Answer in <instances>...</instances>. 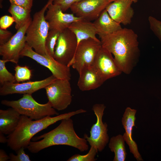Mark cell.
<instances>
[{
  "mask_svg": "<svg viewBox=\"0 0 161 161\" xmlns=\"http://www.w3.org/2000/svg\"><path fill=\"white\" fill-rule=\"evenodd\" d=\"M130 0H117L110 3L106 10L115 21L125 25L130 24L134 14Z\"/></svg>",
  "mask_w": 161,
  "mask_h": 161,
  "instance_id": "16",
  "label": "cell"
},
{
  "mask_svg": "<svg viewBox=\"0 0 161 161\" xmlns=\"http://www.w3.org/2000/svg\"><path fill=\"white\" fill-rule=\"evenodd\" d=\"M106 108L103 104H96L93 106L92 109L96 116V122L91 128L90 136L86 134L84 136L91 146L95 147L99 151L104 149L109 141L108 126L106 123H103L102 121Z\"/></svg>",
  "mask_w": 161,
  "mask_h": 161,
  "instance_id": "8",
  "label": "cell"
},
{
  "mask_svg": "<svg viewBox=\"0 0 161 161\" xmlns=\"http://www.w3.org/2000/svg\"><path fill=\"white\" fill-rule=\"evenodd\" d=\"M32 21L31 19L18 30L7 42L0 45V55L2 59L16 64L18 63L20 53L26 43V31Z\"/></svg>",
  "mask_w": 161,
  "mask_h": 161,
  "instance_id": "11",
  "label": "cell"
},
{
  "mask_svg": "<svg viewBox=\"0 0 161 161\" xmlns=\"http://www.w3.org/2000/svg\"><path fill=\"white\" fill-rule=\"evenodd\" d=\"M92 66L105 82L109 79L119 75L122 73L116 64L112 54L102 46Z\"/></svg>",
  "mask_w": 161,
  "mask_h": 161,
  "instance_id": "12",
  "label": "cell"
},
{
  "mask_svg": "<svg viewBox=\"0 0 161 161\" xmlns=\"http://www.w3.org/2000/svg\"><path fill=\"white\" fill-rule=\"evenodd\" d=\"M123 135L118 134L111 138L109 144L110 150L114 154L113 161H124L127 153Z\"/></svg>",
  "mask_w": 161,
  "mask_h": 161,
  "instance_id": "23",
  "label": "cell"
},
{
  "mask_svg": "<svg viewBox=\"0 0 161 161\" xmlns=\"http://www.w3.org/2000/svg\"><path fill=\"white\" fill-rule=\"evenodd\" d=\"M111 2L109 0H82L70 8L77 17L91 21L95 20Z\"/></svg>",
  "mask_w": 161,
  "mask_h": 161,
  "instance_id": "13",
  "label": "cell"
},
{
  "mask_svg": "<svg viewBox=\"0 0 161 161\" xmlns=\"http://www.w3.org/2000/svg\"><path fill=\"white\" fill-rule=\"evenodd\" d=\"M31 11L18 5L11 4L8 11L15 20L16 30H18L31 19Z\"/></svg>",
  "mask_w": 161,
  "mask_h": 161,
  "instance_id": "22",
  "label": "cell"
},
{
  "mask_svg": "<svg viewBox=\"0 0 161 161\" xmlns=\"http://www.w3.org/2000/svg\"><path fill=\"white\" fill-rule=\"evenodd\" d=\"M136 110L128 107L125 109L122 119V123L125 132L123 135L124 140L129 147L130 152L138 161H143L138 151L136 143L132 137L133 128L135 126Z\"/></svg>",
  "mask_w": 161,
  "mask_h": 161,
  "instance_id": "17",
  "label": "cell"
},
{
  "mask_svg": "<svg viewBox=\"0 0 161 161\" xmlns=\"http://www.w3.org/2000/svg\"><path fill=\"white\" fill-rule=\"evenodd\" d=\"M86 112L85 110L80 109L55 117L47 116L35 120H33L26 116L21 115L17 128L13 132L7 137V146L15 151L22 147L27 148L31 139L38 132L59 121Z\"/></svg>",
  "mask_w": 161,
  "mask_h": 161,
  "instance_id": "3",
  "label": "cell"
},
{
  "mask_svg": "<svg viewBox=\"0 0 161 161\" xmlns=\"http://www.w3.org/2000/svg\"><path fill=\"white\" fill-rule=\"evenodd\" d=\"M79 75L77 86L82 91L96 89L105 82L92 66L83 69Z\"/></svg>",
  "mask_w": 161,
  "mask_h": 161,
  "instance_id": "18",
  "label": "cell"
},
{
  "mask_svg": "<svg viewBox=\"0 0 161 161\" xmlns=\"http://www.w3.org/2000/svg\"><path fill=\"white\" fill-rule=\"evenodd\" d=\"M20 56L29 57L47 67L57 78L69 80L71 79V75L69 67L58 62L49 55L44 56L37 53L26 42L20 53Z\"/></svg>",
  "mask_w": 161,
  "mask_h": 161,
  "instance_id": "9",
  "label": "cell"
},
{
  "mask_svg": "<svg viewBox=\"0 0 161 161\" xmlns=\"http://www.w3.org/2000/svg\"><path fill=\"white\" fill-rule=\"evenodd\" d=\"M77 47V41L75 35L67 28L59 34L53 58L60 63L68 66L74 56Z\"/></svg>",
  "mask_w": 161,
  "mask_h": 161,
  "instance_id": "10",
  "label": "cell"
},
{
  "mask_svg": "<svg viewBox=\"0 0 161 161\" xmlns=\"http://www.w3.org/2000/svg\"><path fill=\"white\" fill-rule=\"evenodd\" d=\"M57 78L52 75L40 80L30 81L21 83H6L0 87V95L6 96L14 94L32 95L35 92L44 88Z\"/></svg>",
  "mask_w": 161,
  "mask_h": 161,
  "instance_id": "15",
  "label": "cell"
},
{
  "mask_svg": "<svg viewBox=\"0 0 161 161\" xmlns=\"http://www.w3.org/2000/svg\"><path fill=\"white\" fill-rule=\"evenodd\" d=\"M27 148L32 153H37L48 147L65 145L76 148L81 152L87 151L89 146L86 140L79 137L76 133L73 121L70 118L61 120L60 124L52 130L34 138Z\"/></svg>",
  "mask_w": 161,
  "mask_h": 161,
  "instance_id": "2",
  "label": "cell"
},
{
  "mask_svg": "<svg viewBox=\"0 0 161 161\" xmlns=\"http://www.w3.org/2000/svg\"><path fill=\"white\" fill-rule=\"evenodd\" d=\"M1 103L13 108L21 115L27 116L32 120H37L47 116L59 115L48 102L44 104L39 103L31 94H24L22 97L17 100H3Z\"/></svg>",
  "mask_w": 161,
  "mask_h": 161,
  "instance_id": "5",
  "label": "cell"
},
{
  "mask_svg": "<svg viewBox=\"0 0 161 161\" xmlns=\"http://www.w3.org/2000/svg\"><path fill=\"white\" fill-rule=\"evenodd\" d=\"M54 0H49L47 3L48 4H50L53 3Z\"/></svg>",
  "mask_w": 161,
  "mask_h": 161,
  "instance_id": "37",
  "label": "cell"
},
{
  "mask_svg": "<svg viewBox=\"0 0 161 161\" xmlns=\"http://www.w3.org/2000/svg\"><path fill=\"white\" fill-rule=\"evenodd\" d=\"M15 77L16 81L19 83L30 80L32 76V72L28 66L18 65L15 67Z\"/></svg>",
  "mask_w": 161,
  "mask_h": 161,
  "instance_id": "26",
  "label": "cell"
},
{
  "mask_svg": "<svg viewBox=\"0 0 161 161\" xmlns=\"http://www.w3.org/2000/svg\"><path fill=\"white\" fill-rule=\"evenodd\" d=\"M12 36L10 31L0 28V45L7 42Z\"/></svg>",
  "mask_w": 161,
  "mask_h": 161,
  "instance_id": "33",
  "label": "cell"
},
{
  "mask_svg": "<svg viewBox=\"0 0 161 161\" xmlns=\"http://www.w3.org/2000/svg\"><path fill=\"white\" fill-rule=\"evenodd\" d=\"M15 22L12 16L4 15L0 18V28L7 30Z\"/></svg>",
  "mask_w": 161,
  "mask_h": 161,
  "instance_id": "31",
  "label": "cell"
},
{
  "mask_svg": "<svg viewBox=\"0 0 161 161\" xmlns=\"http://www.w3.org/2000/svg\"><path fill=\"white\" fill-rule=\"evenodd\" d=\"M61 32L55 30H50L45 42V47L47 53L53 57L55 45Z\"/></svg>",
  "mask_w": 161,
  "mask_h": 161,
  "instance_id": "24",
  "label": "cell"
},
{
  "mask_svg": "<svg viewBox=\"0 0 161 161\" xmlns=\"http://www.w3.org/2000/svg\"><path fill=\"white\" fill-rule=\"evenodd\" d=\"M69 81L57 78L44 88L48 102L55 109L64 110L71 103L72 96Z\"/></svg>",
  "mask_w": 161,
  "mask_h": 161,
  "instance_id": "6",
  "label": "cell"
},
{
  "mask_svg": "<svg viewBox=\"0 0 161 161\" xmlns=\"http://www.w3.org/2000/svg\"><path fill=\"white\" fill-rule=\"evenodd\" d=\"M98 35L102 46L114 55L122 72L130 74L140 55L137 34L132 29L122 28L111 34Z\"/></svg>",
  "mask_w": 161,
  "mask_h": 161,
  "instance_id": "1",
  "label": "cell"
},
{
  "mask_svg": "<svg viewBox=\"0 0 161 161\" xmlns=\"http://www.w3.org/2000/svg\"><path fill=\"white\" fill-rule=\"evenodd\" d=\"M48 4L45 18L49 24V30L61 32L68 28L73 22L83 19L73 13H64L57 4L53 3Z\"/></svg>",
  "mask_w": 161,
  "mask_h": 161,
  "instance_id": "14",
  "label": "cell"
},
{
  "mask_svg": "<svg viewBox=\"0 0 161 161\" xmlns=\"http://www.w3.org/2000/svg\"><path fill=\"white\" fill-rule=\"evenodd\" d=\"M10 62L8 60H0V83L2 86L7 83H15L16 81L14 75L10 72L7 69L5 64Z\"/></svg>",
  "mask_w": 161,
  "mask_h": 161,
  "instance_id": "25",
  "label": "cell"
},
{
  "mask_svg": "<svg viewBox=\"0 0 161 161\" xmlns=\"http://www.w3.org/2000/svg\"><path fill=\"white\" fill-rule=\"evenodd\" d=\"M101 47L99 39L90 38L81 41L78 45L74 56L68 66H71L79 74L84 68L92 66Z\"/></svg>",
  "mask_w": 161,
  "mask_h": 161,
  "instance_id": "7",
  "label": "cell"
},
{
  "mask_svg": "<svg viewBox=\"0 0 161 161\" xmlns=\"http://www.w3.org/2000/svg\"><path fill=\"white\" fill-rule=\"evenodd\" d=\"M82 0H55L53 3L58 5L63 12H65L74 4Z\"/></svg>",
  "mask_w": 161,
  "mask_h": 161,
  "instance_id": "30",
  "label": "cell"
},
{
  "mask_svg": "<svg viewBox=\"0 0 161 161\" xmlns=\"http://www.w3.org/2000/svg\"><path fill=\"white\" fill-rule=\"evenodd\" d=\"M93 23L99 31L98 35L111 34L122 28L120 24L110 16L106 9Z\"/></svg>",
  "mask_w": 161,
  "mask_h": 161,
  "instance_id": "21",
  "label": "cell"
},
{
  "mask_svg": "<svg viewBox=\"0 0 161 161\" xmlns=\"http://www.w3.org/2000/svg\"><path fill=\"white\" fill-rule=\"evenodd\" d=\"M98 150L95 147L91 146L88 153L85 155L75 154L68 159L67 161H95L97 160L95 157Z\"/></svg>",
  "mask_w": 161,
  "mask_h": 161,
  "instance_id": "27",
  "label": "cell"
},
{
  "mask_svg": "<svg viewBox=\"0 0 161 161\" xmlns=\"http://www.w3.org/2000/svg\"><path fill=\"white\" fill-rule=\"evenodd\" d=\"M150 27L161 42V21L150 16L148 18Z\"/></svg>",
  "mask_w": 161,
  "mask_h": 161,
  "instance_id": "28",
  "label": "cell"
},
{
  "mask_svg": "<svg viewBox=\"0 0 161 161\" xmlns=\"http://www.w3.org/2000/svg\"><path fill=\"white\" fill-rule=\"evenodd\" d=\"M22 147L19 149L16 152V155L12 153L10 154L9 161H30L31 160L29 155L26 154L24 149Z\"/></svg>",
  "mask_w": 161,
  "mask_h": 161,
  "instance_id": "29",
  "label": "cell"
},
{
  "mask_svg": "<svg viewBox=\"0 0 161 161\" xmlns=\"http://www.w3.org/2000/svg\"><path fill=\"white\" fill-rule=\"evenodd\" d=\"M7 138L4 136V134L0 132V142L1 143H7Z\"/></svg>",
  "mask_w": 161,
  "mask_h": 161,
  "instance_id": "35",
  "label": "cell"
},
{
  "mask_svg": "<svg viewBox=\"0 0 161 161\" xmlns=\"http://www.w3.org/2000/svg\"><path fill=\"white\" fill-rule=\"evenodd\" d=\"M10 159L9 156L2 149L0 150V161H7Z\"/></svg>",
  "mask_w": 161,
  "mask_h": 161,
  "instance_id": "34",
  "label": "cell"
},
{
  "mask_svg": "<svg viewBox=\"0 0 161 161\" xmlns=\"http://www.w3.org/2000/svg\"><path fill=\"white\" fill-rule=\"evenodd\" d=\"M48 4H47L33 15V18L26 32V42L37 53L47 56L45 42L49 26L45 18V13Z\"/></svg>",
  "mask_w": 161,
  "mask_h": 161,
  "instance_id": "4",
  "label": "cell"
},
{
  "mask_svg": "<svg viewBox=\"0 0 161 161\" xmlns=\"http://www.w3.org/2000/svg\"><path fill=\"white\" fill-rule=\"evenodd\" d=\"M21 116L12 108L0 109V132L8 135L13 132L18 125Z\"/></svg>",
  "mask_w": 161,
  "mask_h": 161,
  "instance_id": "20",
  "label": "cell"
},
{
  "mask_svg": "<svg viewBox=\"0 0 161 161\" xmlns=\"http://www.w3.org/2000/svg\"><path fill=\"white\" fill-rule=\"evenodd\" d=\"M117 0H109V1L111 2H112L113 1H114ZM133 3H135L137 2L139 0H130Z\"/></svg>",
  "mask_w": 161,
  "mask_h": 161,
  "instance_id": "36",
  "label": "cell"
},
{
  "mask_svg": "<svg viewBox=\"0 0 161 161\" xmlns=\"http://www.w3.org/2000/svg\"><path fill=\"white\" fill-rule=\"evenodd\" d=\"M75 35L77 46L82 41L89 38L99 40L96 35L99 31L94 23L83 19L73 22L68 28Z\"/></svg>",
  "mask_w": 161,
  "mask_h": 161,
  "instance_id": "19",
  "label": "cell"
},
{
  "mask_svg": "<svg viewBox=\"0 0 161 161\" xmlns=\"http://www.w3.org/2000/svg\"><path fill=\"white\" fill-rule=\"evenodd\" d=\"M11 4L19 6L31 10L32 6L33 0H9Z\"/></svg>",
  "mask_w": 161,
  "mask_h": 161,
  "instance_id": "32",
  "label": "cell"
}]
</instances>
